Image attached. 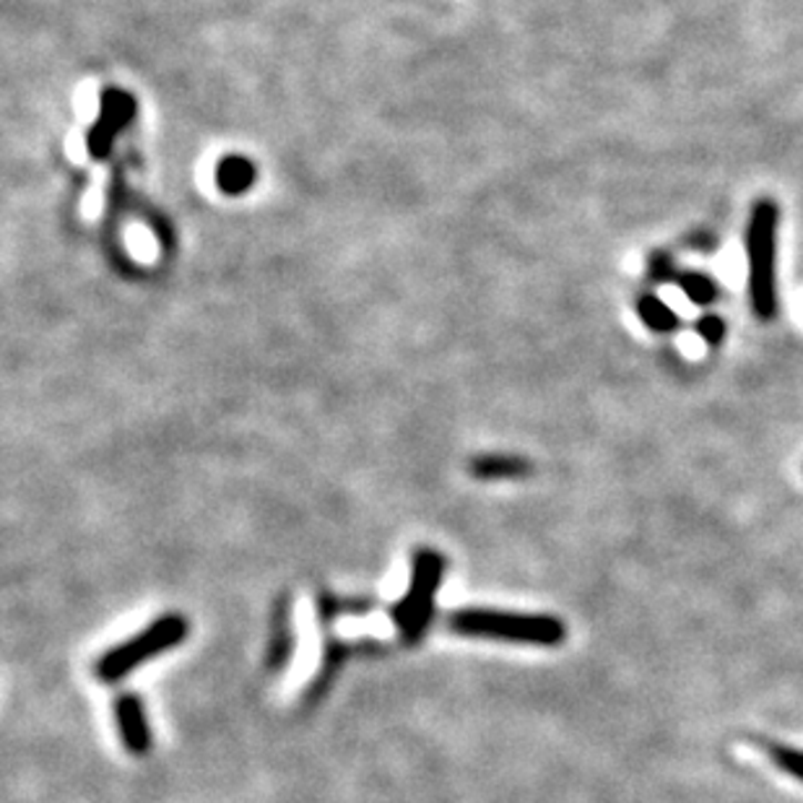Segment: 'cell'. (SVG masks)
Listing matches in <instances>:
<instances>
[{"label": "cell", "instance_id": "1", "mask_svg": "<svg viewBox=\"0 0 803 803\" xmlns=\"http://www.w3.org/2000/svg\"><path fill=\"white\" fill-rule=\"evenodd\" d=\"M448 627L464 638L520 642V646L557 648L567 640L562 619L549 613H518L497 609H460L448 617Z\"/></svg>", "mask_w": 803, "mask_h": 803}, {"label": "cell", "instance_id": "2", "mask_svg": "<svg viewBox=\"0 0 803 803\" xmlns=\"http://www.w3.org/2000/svg\"><path fill=\"white\" fill-rule=\"evenodd\" d=\"M777 224L780 209L772 199H760L752 206L746 226V257H749V299L760 321H772L777 315Z\"/></svg>", "mask_w": 803, "mask_h": 803}, {"label": "cell", "instance_id": "3", "mask_svg": "<svg viewBox=\"0 0 803 803\" xmlns=\"http://www.w3.org/2000/svg\"><path fill=\"white\" fill-rule=\"evenodd\" d=\"M187 632H191V627H187V621L180 617V613L159 617L149 630H143L135 634V638L110 648L108 653L96 661L94 669L96 677L108 681V684H115V681L131 677L135 669H141V665L151 661V658L177 648L180 642L185 640Z\"/></svg>", "mask_w": 803, "mask_h": 803}, {"label": "cell", "instance_id": "4", "mask_svg": "<svg viewBox=\"0 0 803 803\" xmlns=\"http://www.w3.org/2000/svg\"><path fill=\"white\" fill-rule=\"evenodd\" d=\"M445 559L431 549H419L414 555L411 586L404 598L393 606V621H396L400 638L406 642H419L435 619V593L443 586Z\"/></svg>", "mask_w": 803, "mask_h": 803}, {"label": "cell", "instance_id": "5", "mask_svg": "<svg viewBox=\"0 0 803 803\" xmlns=\"http://www.w3.org/2000/svg\"><path fill=\"white\" fill-rule=\"evenodd\" d=\"M135 118V100L133 94L123 89H108L102 92V108L96 115L92 131L87 133V151L92 159H108L115 143L118 133L125 131V125Z\"/></svg>", "mask_w": 803, "mask_h": 803}, {"label": "cell", "instance_id": "6", "mask_svg": "<svg viewBox=\"0 0 803 803\" xmlns=\"http://www.w3.org/2000/svg\"><path fill=\"white\" fill-rule=\"evenodd\" d=\"M115 723L120 741L135 756L151 752V729L146 721V710L135 694H120L115 700Z\"/></svg>", "mask_w": 803, "mask_h": 803}, {"label": "cell", "instance_id": "7", "mask_svg": "<svg viewBox=\"0 0 803 803\" xmlns=\"http://www.w3.org/2000/svg\"><path fill=\"white\" fill-rule=\"evenodd\" d=\"M468 471H471L474 479L481 481H518L528 479L533 474V464L520 456H497V453H489V456H479L468 464Z\"/></svg>", "mask_w": 803, "mask_h": 803}, {"label": "cell", "instance_id": "8", "mask_svg": "<svg viewBox=\"0 0 803 803\" xmlns=\"http://www.w3.org/2000/svg\"><path fill=\"white\" fill-rule=\"evenodd\" d=\"M257 170L247 156H224L216 166V185L224 195H242L255 185Z\"/></svg>", "mask_w": 803, "mask_h": 803}, {"label": "cell", "instance_id": "9", "mask_svg": "<svg viewBox=\"0 0 803 803\" xmlns=\"http://www.w3.org/2000/svg\"><path fill=\"white\" fill-rule=\"evenodd\" d=\"M638 315H640V321L655 333H673L679 328L677 313H673V309L665 305L663 299L653 297V294H646V297H640Z\"/></svg>", "mask_w": 803, "mask_h": 803}, {"label": "cell", "instance_id": "10", "mask_svg": "<svg viewBox=\"0 0 803 803\" xmlns=\"http://www.w3.org/2000/svg\"><path fill=\"white\" fill-rule=\"evenodd\" d=\"M677 282L681 286V292L687 294V299L694 302V305H700V307L712 305V302L718 299V294H721V292H718V284L712 282L710 276L694 274V271H689V274H681Z\"/></svg>", "mask_w": 803, "mask_h": 803}, {"label": "cell", "instance_id": "11", "mask_svg": "<svg viewBox=\"0 0 803 803\" xmlns=\"http://www.w3.org/2000/svg\"><path fill=\"white\" fill-rule=\"evenodd\" d=\"M762 749L768 752L770 760L785 772V775H791L793 780L803 783V752L801 749L785 746V744H780V741H764Z\"/></svg>", "mask_w": 803, "mask_h": 803}, {"label": "cell", "instance_id": "12", "mask_svg": "<svg viewBox=\"0 0 803 803\" xmlns=\"http://www.w3.org/2000/svg\"><path fill=\"white\" fill-rule=\"evenodd\" d=\"M278 632L271 638V665L274 669H282L286 658L292 655L294 650V642H292V634H289V617H286V609L282 606V611H278Z\"/></svg>", "mask_w": 803, "mask_h": 803}, {"label": "cell", "instance_id": "13", "mask_svg": "<svg viewBox=\"0 0 803 803\" xmlns=\"http://www.w3.org/2000/svg\"><path fill=\"white\" fill-rule=\"evenodd\" d=\"M697 333H700L704 344L718 346L725 338V323L718 315H704L697 321Z\"/></svg>", "mask_w": 803, "mask_h": 803}, {"label": "cell", "instance_id": "14", "mask_svg": "<svg viewBox=\"0 0 803 803\" xmlns=\"http://www.w3.org/2000/svg\"><path fill=\"white\" fill-rule=\"evenodd\" d=\"M648 274L655 284H665V282H671V278H679L677 276V265H673V261L665 253H658V255L650 257Z\"/></svg>", "mask_w": 803, "mask_h": 803}]
</instances>
